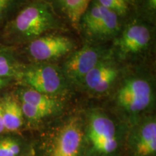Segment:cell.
Here are the masks:
<instances>
[{"mask_svg": "<svg viewBox=\"0 0 156 156\" xmlns=\"http://www.w3.org/2000/svg\"><path fill=\"white\" fill-rule=\"evenodd\" d=\"M151 41V33L143 25L129 26L122 33L117 46L123 54L137 53L146 48Z\"/></svg>", "mask_w": 156, "mask_h": 156, "instance_id": "9", "label": "cell"}, {"mask_svg": "<svg viewBox=\"0 0 156 156\" xmlns=\"http://www.w3.org/2000/svg\"><path fill=\"white\" fill-rule=\"evenodd\" d=\"M29 0H0V24L11 14L18 11Z\"/></svg>", "mask_w": 156, "mask_h": 156, "instance_id": "18", "label": "cell"}, {"mask_svg": "<svg viewBox=\"0 0 156 156\" xmlns=\"http://www.w3.org/2000/svg\"><path fill=\"white\" fill-rule=\"evenodd\" d=\"M73 48V41L67 37L50 35L30 41L28 52L34 60L42 62L62 57L69 53Z\"/></svg>", "mask_w": 156, "mask_h": 156, "instance_id": "6", "label": "cell"}, {"mask_svg": "<svg viewBox=\"0 0 156 156\" xmlns=\"http://www.w3.org/2000/svg\"><path fill=\"white\" fill-rule=\"evenodd\" d=\"M0 102L5 132L18 131L24 124L25 119L17 97L12 94H6Z\"/></svg>", "mask_w": 156, "mask_h": 156, "instance_id": "11", "label": "cell"}, {"mask_svg": "<svg viewBox=\"0 0 156 156\" xmlns=\"http://www.w3.org/2000/svg\"><path fill=\"white\" fill-rule=\"evenodd\" d=\"M16 96L20 102L27 103L35 108L46 110L54 113L58 108V101L48 95L26 87L19 89Z\"/></svg>", "mask_w": 156, "mask_h": 156, "instance_id": "12", "label": "cell"}, {"mask_svg": "<svg viewBox=\"0 0 156 156\" xmlns=\"http://www.w3.org/2000/svg\"><path fill=\"white\" fill-rule=\"evenodd\" d=\"M10 78L0 77V90H2L4 87H5L9 83Z\"/></svg>", "mask_w": 156, "mask_h": 156, "instance_id": "20", "label": "cell"}, {"mask_svg": "<svg viewBox=\"0 0 156 156\" xmlns=\"http://www.w3.org/2000/svg\"><path fill=\"white\" fill-rule=\"evenodd\" d=\"M85 138L93 153L100 156H112L118 151L116 126L106 115L93 112L87 122Z\"/></svg>", "mask_w": 156, "mask_h": 156, "instance_id": "2", "label": "cell"}, {"mask_svg": "<svg viewBox=\"0 0 156 156\" xmlns=\"http://www.w3.org/2000/svg\"><path fill=\"white\" fill-rule=\"evenodd\" d=\"M119 15L110 9L106 8L104 18L101 24L98 32V37H108L115 35L119 30Z\"/></svg>", "mask_w": 156, "mask_h": 156, "instance_id": "16", "label": "cell"}, {"mask_svg": "<svg viewBox=\"0 0 156 156\" xmlns=\"http://www.w3.org/2000/svg\"><path fill=\"white\" fill-rule=\"evenodd\" d=\"M85 132L79 118L70 119L62 125L52 140L48 156H81Z\"/></svg>", "mask_w": 156, "mask_h": 156, "instance_id": "4", "label": "cell"}, {"mask_svg": "<svg viewBox=\"0 0 156 156\" xmlns=\"http://www.w3.org/2000/svg\"><path fill=\"white\" fill-rule=\"evenodd\" d=\"M25 156H26V155H25Z\"/></svg>", "mask_w": 156, "mask_h": 156, "instance_id": "21", "label": "cell"}, {"mask_svg": "<svg viewBox=\"0 0 156 156\" xmlns=\"http://www.w3.org/2000/svg\"><path fill=\"white\" fill-rule=\"evenodd\" d=\"M51 5H56L67 15L74 25L81 20L91 0H46Z\"/></svg>", "mask_w": 156, "mask_h": 156, "instance_id": "13", "label": "cell"}, {"mask_svg": "<svg viewBox=\"0 0 156 156\" xmlns=\"http://www.w3.org/2000/svg\"><path fill=\"white\" fill-rule=\"evenodd\" d=\"M133 156H156V122L148 119L132 132L128 142Z\"/></svg>", "mask_w": 156, "mask_h": 156, "instance_id": "8", "label": "cell"}, {"mask_svg": "<svg viewBox=\"0 0 156 156\" xmlns=\"http://www.w3.org/2000/svg\"><path fill=\"white\" fill-rule=\"evenodd\" d=\"M23 68L12 51L0 46V77L20 79Z\"/></svg>", "mask_w": 156, "mask_h": 156, "instance_id": "14", "label": "cell"}, {"mask_svg": "<svg viewBox=\"0 0 156 156\" xmlns=\"http://www.w3.org/2000/svg\"><path fill=\"white\" fill-rule=\"evenodd\" d=\"M19 80L26 87L48 95L61 93L65 85L64 75L60 69L48 64L24 67Z\"/></svg>", "mask_w": 156, "mask_h": 156, "instance_id": "3", "label": "cell"}, {"mask_svg": "<svg viewBox=\"0 0 156 156\" xmlns=\"http://www.w3.org/2000/svg\"><path fill=\"white\" fill-rule=\"evenodd\" d=\"M23 144L14 136L0 135V156H23Z\"/></svg>", "mask_w": 156, "mask_h": 156, "instance_id": "15", "label": "cell"}, {"mask_svg": "<svg viewBox=\"0 0 156 156\" xmlns=\"http://www.w3.org/2000/svg\"><path fill=\"white\" fill-rule=\"evenodd\" d=\"M118 75L116 67L101 62L93 68L83 80L85 87L95 93H103L109 89Z\"/></svg>", "mask_w": 156, "mask_h": 156, "instance_id": "10", "label": "cell"}, {"mask_svg": "<svg viewBox=\"0 0 156 156\" xmlns=\"http://www.w3.org/2000/svg\"><path fill=\"white\" fill-rule=\"evenodd\" d=\"M53 7L46 0H29L18 11L7 28L11 40L26 41L34 40L54 28Z\"/></svg>", "mask_w": 156, "mask_h": 156, "instance_id": "1", "label": "cell"}, {"mask_svg": "<svg viewBox=\"0 0 156 156\" xmlns=\"http://www.w3.org/2000/svg\"><path fill=\"white\" fill-rule=\"evenodd\" d=\"M119 106L131 114L143 112L153 101V90L147 81L141 78L126 80L116 95Z\"/></svg>", "mask_w": 156, "mask_h": 156, "instance_id": "5", "label": "cell"}, {"mask_svg": "<svg viewBox=\"0 0 156 156\" xmlns=\"http://www.w3.org/2000/svg\"><path fill=\"white\" fill-rule=\"evenodd\" d=\"M103 7L110 9L119 16H123L129 10L133 0H96Z\"/></svg>", "mask_w": 156, "mask_h": 156, "instance_id": "17", "label": "cell"}, {"mask_svg": "<svg viewBox=\"0 0 156 156\" xmlns=\"http://www.w3.org/2000/svg\"><path fill=\"white\" fill-rule=\"evenodd\" d=\"M4 132H5V126H4L1 102H0V135H2Z\"/></svg>", "mask_w": 156, "mask_h": 156, "instance_id": "19", "label": "cell"}, {"mask_svg": "<svg viewBox=\"0 0 156 156\" xmlns=\"http://www.w3.org/2000/svg\"><path fill=\"white\" fill-rule=\"evenodd\" d=\"M100 50L93 46H85L77 51L68 58L64 67V73L71 80H81L101 62Z\"/></svg>", "mask_w": 156, "mask_h": 156, "instance_id": "7", "label": "cell"}]
</instances>
